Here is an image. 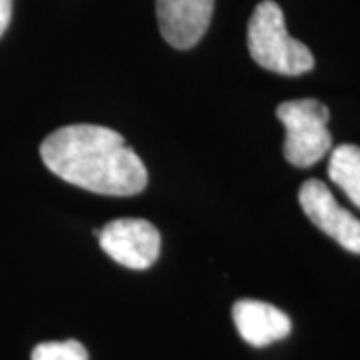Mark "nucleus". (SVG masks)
Here are the masks:
<instances>
[{
    "mask_svg": "<svg viewBox=\"0 0 360 360\" xmlns=\"http://www.w3.org/2000/svg\"><path fill=\"white\" fill-rule=\"evenodd\" d=\"M46 168L58 179L106 196H132L148 184L142 158L116 130L98 124H68L40 144Z\"/></svg>",
    "mask_w": 360,
    "mask_h": 360,
    "instance_id": "f257e3e1",
    "label": "nucleus"
},
{
    "mask_svg": "<svg viewBox=\"0 0 360 360\" xmlns=\"http://www.w3.org/2000/svg\"><path fill=\"white\" fill-rule=\"evenodd\" d=\"M246 42L252 60L270 72L300 77L314 68L310 49L288 34L283 8L272 0L257 4L248 20Z\"/></svg>",
    "mask_w": 360,
    "mask_h": 360,
    "instance_id": "f03ea898",
    "label": "nucleus"
},
{
    "mask_svg": "<svg viewBox=\"0 0 360 360\" xmlns=\"http://www.w3.org/2000/svg\"><path fill=\"white\" fill-rule=\"evenodd\" d=\"M276 116L286 129L284 158L296 168H310L333 150L330 110L314 98L278 104Z\"/></svg>",
    "mask_w": 360,
    "mask_h": 360,
    "instance_id": "7ed1b4c3",
    "label": "nucleus"
},
{
    "mask_svg": "<svg viewBox=\"0 0 360 360\" xmlns=\"http://www.w3.org/2000/svg\"><path fill=\"white\" fill-rule=\"evenodd\" d=\"M94 234L104 252L127 269H150L160 257V232L148 220L116 219Z\"/></svg>",
    "mask_w": 360,
    "mask_h": 360,
    "instance_id": "20e7f679",
    "label": "nucleus"
},
{
    "mask_svg": "<svg viewBox=\"0 0 360 360\" xmlns=\"http://www.w3.org/2000/svg\"><path fill=\"white\" fill-rule=\"evenodd\" d=\"M298 202L309 220L352 255H360V220L338 205L321 180H307L298 191Z\"/></svg>",
    "mask_w": 360,
    "mask_h": 360,
    "instance_id": "39448f33",
    "label": "nucleus"
},
{
    "mask_svg": "<svg viewBox=\"0 0 360 360\" xmlns=\"http://www.w3.org/2000/svg\"><path fill=\"white\" fill-rule=\"evenodd\" d=\"M214 0H156V18L162 39L186 51L198 44L208 30Z\"/></svg>",
    "mask_w": 360,
    "mask_h": 360,
    "instance_id": "423d86ee",
    "label": "nucleus"
},
{
    "mask_svg": "<svg viewBox=\"0 0 360 360\" xmlns=\"http://www.w3.org/2000/svg\"><path fill=\"white\" fill-rule=\"evenodd\" d=\"M232 321L236 324L238 335L250 347H269L278 342L292 330V322L283 310L262 300H238L232 307Z\"/></svg>",
    "mask_w": 360,
    "mask_h": 360,
    "instance_id": "0eeeda50",
    "label": "nucleus"
},
{
    "mask_svg": "<svg viewBox=\"0 0 360 360\" xmlns=\"http://www.w3.org/2000/svg\"><path fill=\"white\" fill-rule=\"evenodd\" d=\"M328 179L360 208V146L340 144L328 158Z\"/></svg>",
    "mask_w": 360,
    "mask_h": 360,
    "instance_id": "6e6552de",
    "label": "nucleus"
},
{
    "mask_svg": "<svg viewBox=\"0 0 360 360\" xmlns=\"http://www.w3.org/2000/svg\"><path fill=\"white\" fill-rule=\"evenodd\" d=\"M32 360H89V352L78 340L40 342L32 350Z\"/></svg>",
    "mask_w": 360,
    "mask_h": 360,
    "instance_id": "1a4fd4ad",
    "label": "nucleus"
},
{
    "mask_svg": "<svg viewBox=\"0 0 360 360\" xmlns=\"http://www.w3.org/2000/svg\"><path fill=\"white\" fill-rule=\"evenodd\" d=\"M13 18V0H0V37L6 32Z\"/></svg>",
    "mask_w": 360,
    "mask_h": 360,
    "instance_id": "9d476101",
    "label": "nucleus"
}]
</instances>
